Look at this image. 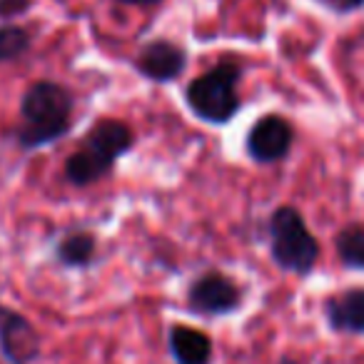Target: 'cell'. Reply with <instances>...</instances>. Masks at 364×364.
Wrapping results in <instances>:
<instances>
[{
  "label": "cell",
  "mask_w": 364,
  "mask_h": 364,
  "mask_svg": "<svg viewBox=\"0 0 364 364\" xmlns=\"http://www.w3.org/2000/svg\"><path fill=\"white\" fill-rule=\"evenodd\" d=\"M269 257L282 272L304 277L319 259V242L309 232L302 213L292 205L277 208L267 220Z\"/></svg>",
  "instance_id": "277c9868"
},
{
  "label": "cell",
  "mask_w": 364,
  "mask_h": 364,
  "mask_svg": "<svg viewBox=\"0 0 364 364\" xmlns=\"http://www.w3.org/2000/svg\"><path fill=\"white\" fill-rule=\"evenodd\" d=\"M73 92L60 82H33L21 100L23 125L18 127V145L23 150H38L60 140L73 127Z\"/></svg>",
  "instance_id": "6da1fadb"
},
{
  "label": "cell",
  "mask_w": 364,
  "mask_h": 364,
  "mask_svg": "<svg viewBox=\"0 0 364 364\" xmlns=\"http://www.w3.org/2000/svg\"><path fill=\"white\" fill-rule=\"evenodd\" d=\"M327 327L337 334H364V287H352L324 299Z\"/></svg>",
  "instance_id": "9c48e42d"
},
{
  "label": "cell",
  "mask_w": 364,
  "mask_h": 364,
  "mask_svg": "<svg viewBox=\"0 0 364 364\" xmlns=\"http://www.w3.org/2000/svg\"><path fill=\"white\" fill-rule=\"evenodd\" d=\"M122 6H140V8H152V6H160L162 0H117Z\"/></svg>",
  "instance_id": "2e32d148"
},
{
  "label": "cell",
  "mask_w": 364,
  "mask_h": 364,
  "mask_svg": "<svg viewBox=\"0 0 364 364\" xmlns=\"http://www.w3.org/2000/svg\"><path fill=\"white\" fill-rule=\"evenodd\" d=\"M95 252H97V240H95V235L87 232V230L68 232L55 247L58 262L70 269H82V267H87V264H92Z\"/></svg>",
  "instance_id": "8fae6325"
},
{
  "label": "cell",
  "mask_w": 364,
  "mask_h": 364,
  "mask_svg": "<svg viewBox=\"0 0 364 364\" xmlns=\"http://www.w3.org/2000/svg\"><path fill=\"white\" fill-rule=\"evenodd\" d=\"M167 347L177 364H213V337L188 324H172L167 329Z\"/></svg>",
  "instance_id": "30bf717a"
},
{
  "label": "cell",
  "mask_w": 364,
  "mask_h": 364,
  "mask_svg": "<svg viewBox=\"0 0 364 364\" xmlns=\"http://www.w3.org/2000/svg\"><path fill=\"white\" fill-rule=\"evenodd\" d=\"M322 6L332 8L337 13H354L364 8V0H322Z\"/></svg>",
  "instance_id": "9a60e30c"
},
{
  "label": "cell",
  "mask_w": 364,
  "mask_h": 364,
  "mask_svg": "<svg viewBox=\"0 0 364 364\" xmlns=\"http://www.w3.org/2000/svg\"><path fill=\"white\" fill-rule=\"evenodd\" d=\"M31 8H33V0H0V18L11 21V18L28 13Z\"/></svg>",
  "instance_id": "5bb4252c"
},
{
  "label": "cell",
  "mask_w": 364,
  "mask_h": 364,
  "mask_svg": "<svg viewBox=\"0 0 364 364\" xmlns=\"http://www.w3.org/2000/svg\"><path fill=\"white\" fill-rule=\"evenodd\" d=\"M294 145V127L282 115H262L252 122L247 137H245V150L257 165H274L282 162L292 152Z\"/></svg>",
  "instance_id": "8992f818"
},
{
  "label": "cell",
  "mask_w": 364,
  "mask_h": 364,
  "mask_svg": "<svg viewBox=\"0 0 364 364\" xmlns=\"http://www.w3.org/2000/svg\"><path fill=\"white\" fill-rule=\"evenodd\" d=\"M242 65L235 60H220L208 73L198 75L185 90V102L198 120L208 125H228L240 110V80H242Z\"/></svg>",
  "instance_id": "3957f363"
},
{
  "label": "cell",
  "mask_w": 364,
  "mask_h": 364,
  "mask_svg": "<svg viewBox=\"0 0 364 364\" xmlns=\"http://www.w3.org/2000/svg\"><path fill=\"white\" fill-rule=\"evenodd\" d=\"M334 250H337L342 267L352 272H364V225L354 223L339 230L334 237Z\"/></svg>",
  "instance_id": "7c38bea8"
},
{
  "label": "cell",
  "mask_w": 364,
  "mask_h": 364,
  "mask_svg": "<svg viewBox=\"0 0 364 364\" xmlns=\"http://www.w3.org/2000/svg\"><path fill=\"white\" fill-rule=\"evenodd\" d=\"M188 68V50L167 38L147 41L135 58V70L150 82H172Z\"/></svg>",
  "instance_id": "ba28073f"
},
{
  "label": "cell",
  "mask_w": 364,
  "mask_h": 364,
  "mask_svg": "<svg viewBox=\"0 0 364 364\" xmlns=\"http://www.w3.org/2000/svg\"><path fill=\"white\" fill-rule=\"evenodd\" d=\"M0 354L8 364H33L41 357V334L26 314L0 304Z\"/></svg>",
  "instance_id": "52a82bcc"
},
{
  "label": "cell",
  "mask_w": 364,
  "mask_h": 364,
  "mask_svg": "<svg viewBox=\"0 0 364 364\" xmlns=\"http://www.w3.org/2000/svg\"><path fill=\"white\" fill-rule=\"evenodd\" d=\"M242 307V289L232 277L210 269L195 277L188 289V309L198 317H225Z\"/></svg>",
  "instance_id": "5b68a950"
},
{
  "label": "cell",
  "mask_w": 364,
  "mask_h": 364,
  "mask_svg": "<svg viewBox=\"0 0 364 364\" xmlns=\"http://www.w3.org/2000/svg\"><path fill=\"white\" fill-rule=\"evenodd\" d=\"M279 364H297V362H294V359H282Z\"/></svg>",
  "instance_id": "e0dca14e"
},
{
  "label": "cell",
  "mask_w": 364,
  "mask_h": 364,
  "mask_svg": "<svg viewBox=\"0 0 364 364\" xmlns=\"http://www.w3.org/2000/svg\"><path fill=\"white\" fill-rule=\"evenodd\" d=\"M135 147V132L117 117H102L87 130L80 147L65 160V180L75 188H87L110 175L115 162Z\"/></svg>",
  "instance_id": "7a4b0ae2"
},
{
  "label": "cell",
  "mask_w": 364,
  "mask_h": 364,
  "mask_svg": "<svg viewBox=\"0 0 364 364\" xmlns=\"http://www.w3.org/2000/svg\"><path fill=\"white\" fill-rule=\"evenodd\" d=\"M31 48V33L21 26H3L0 28V63L18 60Z\"/></svg>",
  "instance_id": "4fadbf2b"
}]
</instances>
